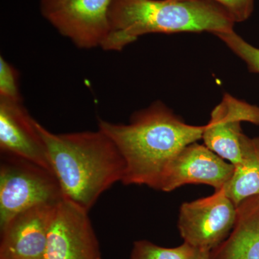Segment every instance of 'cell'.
<instances>
[{
  "instance_id": "1",
  "label": "cell",
  "mask_w": 259,
  "mask_h": 259,
  "mask_svg": "<svg viewBox=\"0 0 259 259\" xmlns=\"http://www.w3.org/2000/svg\"><path fill=\"white\" fill-rule=\"evenodd\" d=\"M98 128L118 148L125 170L122 183L159 190L172 160L189 145L202 139L204 125H191L163 102L136 112L128 124L100 120Z\"/></svg>"
},
{
  "instance_id": "2",
  "label": "cell",
  "mask_w": 259,
  "mask_h": 259,
  "mask_svg": "<svg viewBox=\"0 0 259 259\" xmlns=\"http://www.w3.org/2000/svg\"><path fill=\"white\" fill-rule=\"evenodd\" d=\"M37 127L66 200L89 212L105 191L122 182L125 161L101 130L56 134L38 122Z\"/></svg>"
},
{
  "instance_id": "3",
  "label": "cell",
  "mask_w": 259,
  "mask_h": 259,
  "mask_svg": "<svg viewBox=\"0 0 259 259\" xmlns=\"http://www.w3.org/2000/svg\"><path fill=\"white\" fill-rule=\"evenodd\" d=\"M102 49L120 51L146 34L234 31L235 22L212 0H112Z\"/></svg>"
},
{
  "instance_id": "4",
  "label": "cell",
  "mask_w": 259,
  "mask_h": 259,
  "mask_svg": "<svg viewBox=\"0 0 259 259\" xmlns=\"http://www.w3.org/2000/svg\"><path fill=\"white\" fill-rule=\"evenodd\" d=\"M54 173L23 158L2 155L0 228L16 214L42 204L64 200Z\"/></svg>"
},
{
  "instance_id": "5",
  "label": "cell",
  "mask_w": 259,
  "mask_h": 259,
  "mask_svg": "<svg viewBox=\"0 0 259 259\" xmlns=\"http://www.w3.org/2000/svg\"><path fill=\"white\" fill-rule=\"evenodd\" d=\"M112 0H40L42 16L76 47H102L110 30Z\"/></svg>"
},
{
  "instance_id": "6",
  "label": "cell",
  "mask_w": 259,
  "mask_h": 259,
  "mask_svg": "<svg viewBox=\"0 0 259 259\" xmlns=\"http://www.w3.org/2000/svg\"><path fill=\"white\" fill-rule=\"evenodd\" d=\"M236 218L237 206L222 189L209 197L182 204L178 228L184 243L210 252L226 239Z\"/></svg>"
},
{
  "instance_id": "7",
  "label": "cell",
  "mask_w": 259,
  "mask_h": 259,
  "mask_svg": "<svg viewBox=\"0 0 259 259\" xmlns=\"http://www.w3.org/2000/svg\"><path fill=\"white\" fill-rule=\"evenodd\" d=\"M44 259H103L88 212L66 199L59 202Z\"/></svg>"
},
{
  "instance_id": "8",
  "label": "cell",
  "mask_w": 259,
  "mask_h": 259,
  "mask_svg": "<svg viewBox=\"0 0 259 259\" xmlns=\"http://www.w3.org/2000/svg\"><path fill=\"white\" fill-rule=\"evenodd\" d=\"M242 122L259 125V107L226 94L204 125V145L236 166L243 159Z\"/></svg>"
},
{
  "instance_id": "9",
  "label": "cell",
  "mask_w": 259,
  "mask_h": 259,
  "mask_svg": "<svg viewBox=\"0 0 259 259\" xmlns=\"http://www.w3.org/2000/svg\"><path fill=\"white\" fill-rule=\"evenodd\" d=\"M235 167L197 142L189 145L174 158L162 177L159 191L169 192L190 184L211 186L215 191L226 187Z\"/></svg>"
},
{
  "instance_id": "10",
  "label": "cell",
  "mask_w": 259,
  "mask_h": 259,
  "mask_svg": "<svg viewBox=\"0 0 259 259\" xmlns=\"http://www.w3.org/2000/svg\"><path fill=\"white\" fill-rule=\"evenodd\" d=\"M58 204L34 206L0 228V259H44Z\"/></svg>"
},
{
  "instance_id": "11",
  "label": "cell",
  "mask_w": 259,
  "mask_h": 259,
  "mask_svg": "<svg viewBox=\"0 0 259 259\" xmlns=\"http://www.w3.org/2000/svg\"><path fill=\"white\" fill-rule=\"evenodd\" d=\"M37 122L23 102L0 99V151L2 155L23 158L54 173Z\"/></svg>"
},
{
  "instance_id": "12",
  "label": "cell",
  "mask_w": 259,
  "mask_h": 259,
  "mask_svg": "<svg viewBox=\"0 0 259 259\" xmlns=\"http://www.w3.org/2000/svg\"><path fill=\"white\" fill-rule=\"evenodd\" d=\"M210 259H259V196L237 206L229 236L209 253Z\"/></svg>"
},
{
  "instance_id": "13",
  "label": "cell",
  "mask_w": 259,
  "mask_h": 259,
  "mask_svg": "<svg viewBox=\"0 0 259 259\" xmlns=\"http://www.w3.org/2000/svg\"><path fill=\"white\" fill-rule=\"evenodd\" d=\"M243 159L234 166L233 176L225 192L236 206L245 199L259 196V139L243 136Z\"/></svg>"
},
{
  "instance_id": "14",
  "label": "cell",
  "mask_w": 259,
  "mask_h": 259,
  "mask_svg": "<svg viewBox=\"0 0 259 259\" xmlns=\"http://www.w3.org/2000/svg\"><path fill=\"white\" fill-rule=\"evenodd\" d=\"M200 250L187 243L165 248L148 241H136L130 259H197Z\"/></svg>"
},
{
  "instance_id": "15",
  "label": "cell",
  "mask_w": 259,
  "mask_h": 259,
  "mask_svg": "<svg viewBox=\"0 0 259 259\" xmlns=\"http://www.w3.org/2000/svg\"><path fill=\"white\" fill-rule=\"evenodd\" d=\"M237 56L242 59L253 73L259 74V49L250 45L236 32L216 35Z\"/></svg>"
},
{
  "instance_id": "16",
  "label": "cell",
  "mask_w": 259,
  "mask_h": 259,
  "mask_svg": "<svg viewBox=\"0 0 259 259\" xmlns=\"http://www.w3.org/2000/svg\"><path fill=\"white\" fill-rule=\"evenodd\" d=\"M20 74L13 65L0 57V99L23 102L20 95Z\"/></svg>"
},
{
  "instance_id": "17",
  "label": "cell",
  "mask_w": 259,
  "mask_h": 259,
  "mask_svg": "<svg viewBox=\"0 0 259 259\" xmlns=\"http://www.w3.org/2000/svg\"><path fill=\"white\" fill-rule=\"evenodd\" d=\"M181 1V0H175ZM228 12L235 23H242L250 18L254 9V0H212Z\"/></svg>"
},
{
  "instance_id": "18",
  "label": "cell",
  "mask_w": 259,
  "mask_h": 259,
  "mask_svg": "<svg viewBox=\"0 0 259 259\" xmlns=\"http://www.w3.org/2000/svg\"><path fill=\"white\" fill-rule=\"evenodd\" d=\"M209 253L210 252L207 251V250H200L197 259H210Z\"/></svg>"
}]
</instances>
